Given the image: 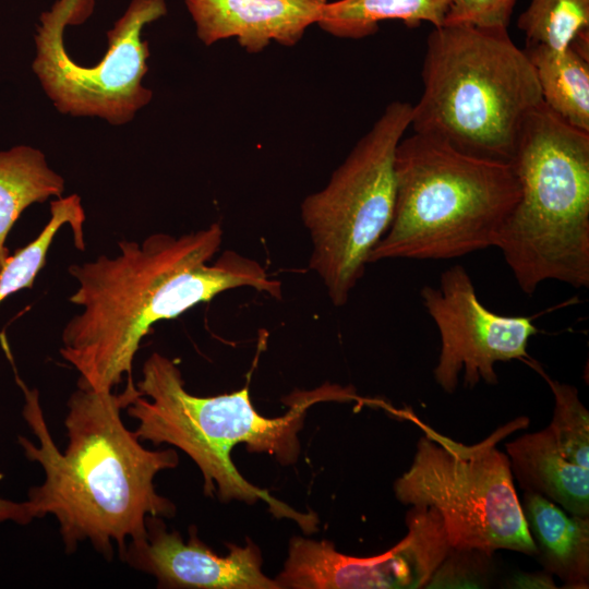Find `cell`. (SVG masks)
I'll use <instances>...</instances> for the list:
<instances>
[{"mask_svg": "<svg viewBox=\"0 0 589 589\" xmlns=\"http://www.w3.org/2000/svg\"><path fill=\"white\" fill-rule=\"evenodd\" d=\"M223 229L173 237L153 233L141 243L120 241V254L75 264L69 273L79 287L70 301L83 308L62 332L61 357L80 373L77 386L112 390L128 376L142 339L154 324L175 318L217 294L251 287L281 298V284L255 260L227 250L214 263Z\"/></svg>", "mask_w": 589, "mask_h": 589, "instance_id": "obj_1", "label": "cell"}, {"mask_svg": "<svg viewBox=\"0 0 589 589\" xmlns=\"http://www.w3.org/2000/svg\"><path fill=\"white\" fill-rule=\"evenodd\" d=\"M15 380L24 393L23 417L38 446L24 436H19V442L25 456L45 472L44 482L29 489L27 501L35 518H57L67 552L75 551L81 541H89L111 560L113 542L122 555L127 541L146 537L147 516L175 515V505L156 492L154 479L178 465L177 452L145 448L121 419V410L137 389L117 395L79 387L67 404L69 443L62 453L45 421L38 390L29 389L16 371Z\"/></svg>", "mask_w": 589, "mask_h": 589, "instance_id": "obj_2", "label": "cell"}, {"mask_svg": "<svg viewBox=\"0 0 589 589\" xmlns=\"http://www.w3.org/2000/svg\"><path fill=\"white\" fill-rule=\"evenodd\" d=\"M135 386L140 394L125 410L139 422L134 433L140 441L173 445L190 456L203 474L205 494L217 491L223 501L262 500L275 516L296 520L306 532L315 530L316 517L296 512L248 482L231 461V449L243 443L252 453H267L284 465L293 464L300 452L298 432L309 407L322 400L371 402L351 387L324 385L292 394L286 414L265 418L253 407L248 385L231 394L191 395L176 362L158 352L144 362Z\"/></svg>", "mask_w": 589, "mask_h": 589, "instance_id": "obj_3", "label": "cell"}, {"mask_svg": "<svg viewBox=\"0 0 589 589\" xmlns=\"http://www.w3.org/2000/svg\"><path fill=\"white\" fill-rule=\"evenodd\" d=\"M413 133L510 164L528 115L542 103L534 69L507 29L442 25L426 37Z\"/></svg>", "mask_w": 589, "mask_h": 589, "instance_id": "obj_4", "label": "cell"}, {"mask_svg": "<svg viewBox=\"0 0 589 589\" xmlns=\"http://www.w3.org/2000/svg\"><path fill=\"white\" fill-rule=\"evenodd\" d=\"M396 201L369 263L449 260L497 244L520 188L512 164L413 133L395 153Z\"/></svg>", "mask_w": 589, "mask_h": 589, "instance_id": "obj_5", "label": "cell"}, {"mask_svg": "<svg viewBox=\"0 0 589 589\" xmlns=\"http://www.w3.org/2000/svg\"><path fill=\"white\" fill-rule=\"evenodd\" d=\"M512 166L520 196L496 248L522 292L556 280L589 286V133L542 101L525 120Z\"/></svg>", "mask_w": 589, "mask_h": 589, "instance_id": "obj_6", "label": "cell"}, {"mask_svg": "<svg viewBox=\"0 0 589 589\" xmlns=\"http://www.w3.org/2000/svg\"><path fill=\"white\" fill-rule=\"evenodd\" d=\"M423 432L410 468L394 483L405 505L434 508L454 550H496L537 554L517 496L509 458L497 448L507 435L525 429L520 417L476 444L466 445L432 429L414 413Z\"/></svg>", "mask_w": 589, "mask_h": 589, "instance_id": "obj_7", "label": "cell"}, {"mask_svg": "<svg viewBox=\"0 0 589 589\" xmlns=\"http://www.w3.org/2000/svg\"><path fill=\"white\" fill-rule=\"evenodd\" d=\"M412 105L392 101L333 172L300 207L312 251L310 268L335 306L345 305L369 256L393 219L395 153L410 128Z\"/></svg>", "mask_w": 589, "mask_h": 589, "instance_id": "obj_8", "label": "cell"}, {"mask_svg": "<svg viewBox=\"0 0 589 589\" xmlns=\"http://www.w3.org/2000/svg\"><path fill=\"white\" fill-rule=\"evenodd\" d=\"M94 5V0H57L41 13L32 69L59 112L122 125L153 98V91L142 84L149 57L142 31L164 16L167 5L165 0H132L107 32L108 49L103 60L84 67L68 55L63 35L68 25L84 23Z\"/></svg>", "mask_w": 589, "mask_h": 589, "instance_id": "obj_9", "label": "cell"}, {"mask_svg": "<svg viewBox=\"0 0 589 589\" xmlns=\"http://www.w3.org/2000/svg\"><path fill=\"white\" fill-rule=\"evenodd\" d=\"M420 296L441 337V351L433 374L440 387L453 394L464 372V384L498 383L497 362L532 359L529 339L539 329L532 316L502 315L479 300L466 268L456 264L444 271L437 288L424 286Z\"/></svg>", "mask_w": 589, "mask_h": 589, "instance_id": "obj_10", "label": "cell"}, {"mask_svg": "<svg viewBox=\"0 0 589 589\" xmlns=\"http://www.w3.org/2000/svg\"><path fill=\"white\" fill-rule=\"evenodd\" d=\"M146 537L129 542L121 557L133 568L155 576L159 587L204 589H280L261 569L259 548L227 544L219 556L206 546L191 527L185 542L178 531H168L158 516H147Z\"/></svg>", "mask_w": 589, "mask_h": 589, "instance_id": "obj_11", "label": "cell"}, {"mask_svg": "<svg viewBox=\"0 0 589 589\" xmlns=\"http://www.w3.org/2000/svg\"><path fill=\"white\" fill-rule=\"evenodd\" d=\"M326 0H184L199 39L211 46L236 37L249 53L272 40L292 47L317 23Z\"/></svg>", "mask_w": 589, "mask_h": 589, "instance_id": "obj_12", "label": "cell"}, {"mask_svg": "<svg viewBox=\"0 0 589 589\" xmlns=\"http://www.w3.org/2000/svg\"><path fill=\"white\" fill-rule=\"evenodd\" d=\"M279 588L378 589L394 587V570L386 553L357 557L339 553L328 541L294 537L284 570L275 579Z\"/></svg>", "mask_w": 589, "mask_h": 589, "instance_id": "obj_13", "label": "cell"}, {"mask_svg": "<svg viewBox=\"0 0 589 589\" xmlns=\"http://www.w3.org/2000/svg\"><path fill=\"white\" fill-rule=\"evenodd\" d=\"M513 477L525 492L540 494L572 515L589 516V469L570 462L549 426L506 444Z\"/></svg>", "mask_w": 589, "mask_h": 589, "instance_id": "obj_14", "label": "cell"}, {"mask_svg": "<svg viewBox=\"0 0 589 589\" xmlns=\"http://www.w3.org/2000/svg\"><path fill=\"white\" fill-rule=\"evenodd\" d=\"M537 560L564 588L589 585V516L567 515L557 504L532 492L520 501Z\"/></svg>", "mask_w": 589, "mask_h": 589, "instance_id": "obj_15", "label": "cell"}, {"mask_svg": "<svg viewBox=\"0 0 589 589\" xmlns=\"http://www.w3.org/2000/svg\"><path fill=\"white\" fill-rule=\"evenodd\" d=\"M542 101L569 125L589 133V31L578 33L564 50L526 45Z\"/></svg>", "mask_w": 589, "mask_h": 589, "instance_id": "obj_16", "label": "cell"}, {"mask_svg": "<svg viewBox=\"0 0 589 589\" xmlns=\"http://www.w3.org/2000/svg\"><path fill=\"white\" fill-rule=\"evenodd\" d=\"M64 179L45 154L28 145L0 152V271L8 260L7 237L23 211L51 196L61 197Z\"/></svg>", "mask_w": 589, "mask_h": 589, "instance_id": "obj_17", "label": "cell"}, {"mask_svg": "<svg viewBox=\"0 0 589 589\" xmlns=\"http://www.w3.org/2000/svg\"><path fill=\"white\" fill-rule=\"evenodd\" d=\"M448 7L449 0H338L324 4L316 24L335 37L361 39L386 20H399L409 28L422 22L442 26Z\"/></svg>", "mask_w": 589, "mask_h": 589, "instance_id": "obj_18", "label": "cell"}, {"mask_svg": "<svg viewBox=\"0 0 589 589\" xmlns=\"http://www.w3.org/2000/svg\"><path fill=\"white\" fill-rule=\"evenodd\" d=\"M84 221L85 212L77 194L51 201L50 219L44 229L33 241L9 256L0 271V303L19 290L32 288L37 274L46 264L53 237L63 225L71 227L75 247L84 251Z\"/></svg>", "mask_w": 589, "mask_h": 589, "instance_id": "obj_19", "label": "cell"}, {"mask_svg": "<svg viewBox=\"0 0 589 589\" xmlns=\"http://www.w3.org/2000/svg\"><path fill=\"white\" fill-rule=\"evenodd\" d=\"M517 26L526 45L564 50L579 32L589 28V0H530Z\"/></svg>", "mask_w": 589, "mask_h": 589, "instance_id": "obj_20", "label": "cell"}, {"mask_svg": "<svg viewBox=\"0 0 589 589\" xmlns=\"http://www.w3.org/2000/svg\"><path fill=\"white\" fill-rule=\"evenodd\" d=\"M536 369L551 388L555 406L549 429L563 455L573 464L589 469V412L575 386L551 378L533 360Z\"/></svg>", "mask_w": 589, "mask_h": 589, "instance_id": "obj_21", "label": "cell"}, {"mask_svg": "<svg viewBox=\"0 0 589 589\" xmlns=\"http://www.w3.org/2000/svg\"><path fill=\"white\" fill-rule=\"evenodd\" d=\"M491 556L478 550L450 549L424 588H484L491 575Z\"/></svg>", "mask_w": 589, "mask_h": 589, "instance_id": "obj_22", "label": "cell"}, {"mask_svg": "<svg viewBox=\"0 0 589 589\" xmlns=\"http://www.w3.org/2000/svg\"><path fill=\"white\" fill-rule=\"evenodd\" d=\"M518 0H449L443 25L507 29Z\"/></svg>", "mask_w": 589, "mask_h": 589, "instance_id": "obj_23", "label": "cell"}, {"mask_svg": "<svg viewBox=\"0 0 589 589\" xmlns=\"http://www.w3.org/2000/svg\"><path fill=\"white\" fill-rule=\"evenodd\" d=\"M34 518L35 515L28 501L17 503L0 498V524L12 520L20 525H27Z\"/></svg>", "mask_w": 589, "mask_h": 589, "instance_id": "obj_24", "label": "cell"}, {"mask_svg": "<svg viewBox=\"0 0 589 589\" xmlns=\"http://www.w3.org/2000/svg\"><path fill=\"white\" fill-rule=\"evenodd\" d=\"M506 587L517 589L556 588L552 575L546 570L537 573H521L514 575L507 581Z\"/></svg>", "mask_w": 589, "mask_h": 589, "instance_id": "obj_25", "label": "cell"}]
</instances>
